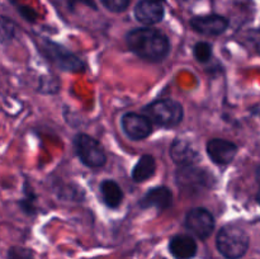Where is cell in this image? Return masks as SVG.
I'll return each mask as SVG.
<instances>
[{
  "mask_svg": "<svg viewBox=\"0 0 260 259\" xmlns=\"http://www.w3.org/2000/svg\"><path fill=\"white\" fill-rule=\"evenodd\" d=\"M127 47L147 61H161L169 55L170 43L167 36L154 28H136L127 33Z\"/></svg>",
  "mask_w": 260,
  "mask_h": 259,
  "instance_id": "1",
  "label": "cell"
},
{
  "mask_svg": "<svg viewBox=\"0 0 260 259\" xmlns=\"http://www.w3.org/2000/svg\"><path fill=\"white\" fill-rule=\"evenodd\" d=\"M216 246L226 259H240L249 248V235L236 225H226L218 231Z\"/></svg>",
  "mask_w": 260,
  "mask_h": 259,
  "instance_id": "2",
  "label": "cell"
},
{
  "mask_svg": "<svg viewBox=\"0 0 260 259\" xmlns=\"http://www.w3.org/2000/svg\"><path fill=\"white\" fill-rule=\"evenodd\" d=\"M144 113L150 122L161 127H175L182 122L184 112L179 102L173 99H159L144 108Z\"/></svg>",
  "mask_w": 260,
  "mask_h": 259,
  "instance_id": "3",
  "label": "cell"
},
{
  "mask_svg": "<svg viewBox=\"0 0 260 259\" xmlns=\"http://www.w3.org/2000/svg\"><path fill=\"white\" fill-rule=\"evenodd\" d=\"M74 146H75L76 155L86 167L101 168L106 164L107 155L103 146L89 135H76L74 140Z\"/></svg>",
  "mask_w": 260,
  "mask_h": 259,
  "instance_id": "4",
  "label": "cell"
},
{
  "mask_svg": "<svg viewBox=\"0 0 260 259\" xmlns=\"http://www.w3.org/2000/svg\"><path fill=\"white\" fill-rule=\"evenodd\" d=\"M185 228L198 239L206 240L215 229V218L206 208H192L185 216Z\"/></svg>",
  "mask_w": 260,
  "mask_h": 259,
  "instance_id": "5",
  "label": "cell"
},
{
  "mask_svg": "<svg viewBox=\"0 0 260 259\" xmlns=\"http://www.w3.org/2000/svg\"><path fill=\"white\" fill-rule=\"evenodd\" d=\"M42 50L45 51L46 56L57 66L58 69L65 71H73V73H78V71L84 70V63L78 56L74 53L69 52L65 48L58 46L57 43H53L51 41H46L43 43Z\"/></svg>",
  "mask_w": 260,
  "mask_h": 259,
  "instance_id": "6",
  "label": "cell"
},
{
  "mask_svg": "<svg viewBox=\"0 0 260 259\" xmlns=\"http://www.w3.org/2000/svg\"><path fill=\"white\" fill-rule=\"evenodd\" d=\"M121 126L128 139L134 141L144 140L151 134L152 124L146 116L139 113H126L121 119Z\"/></svg>",
  "mask_w": 260,
  "mask_h": 259,
  "instance_id": "7",
  "label": "cell"
},
{
  "mask_svg": "<svg viewBox=\"0 0 260 259\" xmlns=\"http://www.w3.org/2000/svg\"><path fill=\"white\" fill-rule=\"evenodd\" d=\"M207 154L217 165H228L238 154V146L234 142L222 139H213L207 142Z\"/></svg>",
  "mask_w": 260,
  "mask_h": 259,
  "instance_id": "8",
  "label": "cell"
},
{
  "mask_svg": "<svg viewBox=\"0 0 260 259\" xmlns=\"http://www.w3.org/2000/svg\"><path fill=\"white\" fill-rule=\"evenodd\" d=\"M190 27L201 35L218 36L228 29L229 20L222 15H203V17H194L190 19Z\"/></svg>",
  "mask_w": 260,
  "mask_h": 259,
  "instance_id": "9",
  "label": "cell"
},
{
  "mask_svg": "<svg viewBox=\"0 0 260 259\" xmlns=\"http://www.w3.org/2000/svg\"><path fill=\"white\" fill-rule=\"evenodd\" d=\"M135 17L144 24H156L164 18V7L159 0H140L135 7Z\"/></svg>",
  "mask_w": 260,
  "mask_h": 259,
  "instance_id": "10",
  "label": "cell"
},
{
  "mask_svg": "<svg viewBox=\"0 0 260 259\" xmlns=\"http://www.w3.org/2000/svg\"><path fill=\"white\" fill-rule=\"evenodd\" d=\"M173 195L172 190L165 185L151 188L140 201L142 208H156L157 211H165L172 206Z\"/></svg>",
  "mask_w": 260,
  "mask_h": 259,
  "instance_id": "11",
  "label": "cell"
},
{
  "mask_svg": "<svg viewBox=\"0 0 260 259\" xmlns=\"http://www.w3.org/2000/svg\"><path fill=\"white\" fill-rule=\"evenodd\" d=\"M177 182L179 187L185 189H200L206 187L207 183V174L202 169L193 167V165H185L182 167L177 173Z\"/></svg>",
  "mask_w": 260,
  "mask_h": 259,
  "instance_id": "12",
  "label": "cell"
},
{
  "mask_svg": "<svg viewBox=\"0 0 260 259\" xmlns=\"http://www.w3.org/2000/svg\"><path fill=\"white\" fill-rule=\"evenodd\" d=\"M169 250L175 259H192L197 254V243L189 235H175L170 240Z\"/></svg>",
  "mask_w": 260,
  "mask_h": 259,
  "instance_id": "13",
  "label": "cell"
},
{
  "mask_svg": "<svg viewBox=\"0 0 260 259\" xmlns=\"http://www.w3.org/2000/svg\"><path fill=\"white\" fill-rule=\"evenodd\" d=\"M170 156L177 164L185 167V165H192V163L196 161L197 152L188 142L177 139L170 147Z\"/></svg>",
  "mask_w": 260,
  "mask_h": 259,
  "instance_id": "14",
  "label": "cell"
},
{
  "mask_svg": "<svg viewBox=\"0 0 260 259\" xmlns=\"http://www.w3.org/2000/svg\"><path fill=\"white\" fill-rule=\"evenodd\" d=\"M101 195L104 203L111 208H117L123 201V192L114 180H103L101 183Z\"/></svg>",
  "mask_w": 260,
  "mask_h": 259,
  "instance_id": "15",
  "label": "cell"
},
{
  "mask_svg": "<svg viewBox=\"0 0 260 259\" xmlns=\"http://www.w3.org/2000/svg\"><path fill=\"white\" fill-rule=\"evenodd\" d=\"M155 170H156V163L154 156L147 154L142 155L132 170V179L137 183L145 182L155 174Z\"/></svg>",
  "mask_w": 260,
  "mask_h": 259,
  "instance_id": "16",
  "label": "cell"
},
{
  "mask_svg": "<svg viewBox=\"0 0 260 259\" xmlns=\"http://www.w3.org/2000/svg\"><path fill=\"white\" fill-rule=\"evenodd\" d=\"M15 36V24L9 18L0 15V43L12 41Z\"/></svg>",
  "mask_w": 260,
  "mask_h": 259,
  "instance_id": "17",
  "label": "cell"
},
{
  "mask_svg": "<svg viewBox=\"0 0 260 259\" xmlns=\"http://www.w3.org/2000/svg\"><path fill=\"white\" fill-rule=\"evenodd\" d=\"M193 55L200 62H207L212 56V46L207 42H198L193 48Z\"/></svg>",
  "mask_w": 260,
  "mask_h": 259,
  "instance_id": "18",
  "label": "cell"
},
{
  "mask_svg": "<svg viewBox=\"0 0 260 259\" xmlns=\"http://www.w3.org/2000/svg\"><path fill=\"white\" fill-rule=\"evenodd\" d=\"M102 4L107 8L108 10L114 13L123 12L127 9V7L129 5L131 0H101Z\"/></svg>",
  "mask_w": 260,
  "mask_h": 259,
  "instance_id": "19",
  "label": "cell"
},
{
  "mask_svg": "<svg viewBox=\"0 0 260 259\" xmlns=\"http://www.w3.org/2000/svg\"><path fill=\"white\" fill-rule=\"evenodd\" d=\"M8 259H35L29 250L20 246H13L8 251Z\"/></svg>",
  "mask_w": 260,
  "mask_h": 259,
  "instance_id": "20",
  "label": "cell"
},
{
  "mask_svg": "<svg viewBox=\"0 0 260 259\" xmlns=\"http://www.w3.org/2000/svg\"><path fill=\"white\" fill-rule=\"evenodd\" d=\"M19 13L25 20H28V22H35L36 18H37V13H36L35 10L29 7H20Z\"/></svg>",
  "mask_w": 260,
  "mask_h": 259,
  "instance_id": "21",
  "label": "cell"
},
{
  "mask_svg": "<svg viewBox=\"0 0 260 259\" xmlns=\"http://www.w3.org/2000/svg\"><path fill=\"white\" fill-rule=\"evenodd\" d=\"M248 40L253 43L256 52L260 53V29L250 30V32L248 33Z\"/></svg>",
  "mask_w": 260,
  "mask_h": 259,
  "instance_id": "22",
  "label": "cell"
},
{
  "mask_svg": "<svg viewBox=\"0 0 260 259\" xmlns=\"http://www.w3.org/2000/svg\"><path fill=\"white\" fill-rule=\"evenodd\" d=\"M78 4H84L86 5V7H90L93 8V9H96V4L94 0H69V8H70L71 10L75 8V5Z\"/></svg>",
  "mask_w": 260,
  "mask_h": 259,
  "instance_id": "23",
  "label": "cell"
},
{
  "mask_svg": "<svg viewBox=\"0 0 260 259\" xmlns=\"http://www.w3.org/2000/svg\"><path fill=\"white\" fill-rule=\"evenodd\" d=\"M255 178H256V182L260 184V167H258V169H256L255 172Z\"/></svg>",
  "mask_w": 260,
  "mask_h": 259,
  "instance_id": "24",
  "label": "cell"
},
{
  "mask_svg": "<svg viewBox=\"0 0 260 259\" xmlns=\"http://www.w3.org/2000/svg\"><path fill=\"white\" fill-rule=\"evenodd\" d=\"M256 201H258V203L260 205V190L258 192V195H256Z\"/></svg>",
  "mask_w": 260,
  "mask_h": 259,
  "instance_id": "25",
  "label": "cell"
}]
</instances>
